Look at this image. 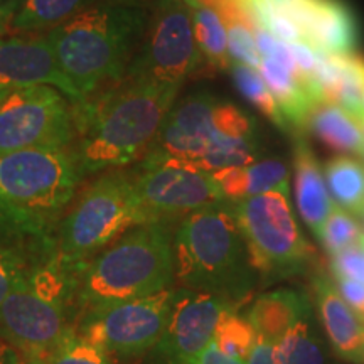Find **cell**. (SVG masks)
<instances>
[{
  "label": "cell",
  "mask_w": 364,
  "mask_h": 364,
  "mask_svg": "<svg viewBox=\"0 0 364 364\" xmlns=\"http://www.w3.org/2000/svg\"><path fill=\"white\" fill-rule=\"evenodd\" d=\"M179 86L122 80L107 93L73 108L81 140V176L124 167L147 154L174 105Z\"/></svg>",
  "instance_id": "obj_1"
},
{
  "label": "cell",
  "mask_w": 364,
  "mask_h": 364,
  "mask_svg": "<svg viewBox=\"0 0 364 364\" xmlns=\"http://www.w3.org/2000/svg\"><path fill=\"white\" fill-rule=\"evenodd\" d=\"M147 14L140 0H98L46 33L63 73L85 98L125 78Z\"/></svg>",
  "instance_id": "obj_2"
},
{
  "label": "cell",
  "mask_w": 364,
  "mask_h": 364,
  "mask_svg": "<svg viewBox=\"0 0 364 364\" xmlns=\"http://www.w3.org/2000/svg\"><path fill=\"white\" fill-rule=\"evenodd\" d=\"M174 277L186 289L230 300L250 294L255 272L247 245L228 201L182 218L172 240Z\"/></svg>",
  "instance_id": "obj_3"
},
{
  "label": "cell",
  "mask_w": 364,
  "mask_h": 364,
  "mask_svg": "<svg viewBox=\"0 0 364 364\" xmlns=\"http://www.w3.org/2000/svg\"><path fill=\"white\" fill-rule=\"evenodd\" d=\"M83 265L58 255L46 265L22 273L0 306V336L26 359L48 358L75 334L68 302L73 294H78Z\"/></svg>",
  "instance_id": "obj_4"
},
{
  "label": "cell",
  "mask_w": 364,
  "mask_h": 364,
  "mask_svg": "<svg viewBox=\"0 0 364 364\" xmlns=\"http://www.w3.org/2000/svg\"><path fill=\"white\" fill-rule=\"evenodd\" d=\"M174 279L172 240L164 221L136 226L85 263L78 282L83 306L98 309L169 289Z\"/></svg>",
  "instance_id": "obj_5"
},
{
  "label": "cell",
  "mask_w": 364,
  "mask_h": 364,
  "mask_svg": "<svg viewBox=\"0 0 364 364\" xmlns=\"http://www.w3.org/2000/svg\"><path fill=\"white\" fill-rule=\"evenodd\" d=\"M81 181L75 152L27 149L0 156V213L22 230L39 231L63 213Z\"/></svg>",
  "instance_id": "obj_6"
},
{
  "label": "cell",
  "mask_w": 364,
  "mask_h": 364,
  "mask_svg": "<svg viewBox=\"0 0 364 364\" xmlns=\"http://www.w3.org/2000/svg\"><path fill=\"white\" fill-rule=\"evenodd\" d=\"M149 221L135 182L120 172L98 177L81 194L59 228L58 255L70 263H86L93 253Z\"/></svg>",
  "instance_id": "obj_7"
},
{
  "label": "cell",
  "mask_w": 364,
  "mask_h": 364,
  "mask_svg": "<svg viewBox=\"0 0 364 364\" xmlns=\"http://www.w3.org/2000/svg\"><path fill=\"white\" fill-rule=\"evenodd\" d=\"M230 204L255 272L267 282L306 272L312 250L295 221L289 193L270 191Z\"/></svg>",
  "instance_id": "obj_8"
},
{
  "label": "cell",
  "mask_w": 364,
  "mask_h": 364,
  "mask_svg": "<svg viewBox=\"0 0 364 364\" xmlns=\"http://www.w3.org/2000/svg\"><path fill=\"white\" fill-rule=\"evenodd\" d=\"M203 63L188 0H154L124 80L181 88Z\"/></svg>",
  "instance_id": "obj_9"
},
{
  "label": "cell",
  "mask_w": 364,
  "mask_h": 364,
  "mask_svg": "<svg viewBox=\"0 0 364 364\" xmlns=\"http://www.w3.org/2000/svg\"><path fill=\"white\" fill-rule=\"evenodd\" d=\"M75 134L73 108L53 86L14 88L0 98V156L27 149H66Z\"/></svg>",
  "instance_id": "obj_10"
},
{
  "label": "cell",
  "mask_w": 364,
  "mask_h": 364,
  "mask_svg": "<svg viewBox=\"0 0 364 364\" xmlns=\"http://www.w3.org/2000/svg\"><path fill=\"white\" fill-rule=\"evenodd\" d=\"M174 289L149 297L91 309L78 334L122 358L139 356L157 346L169 318Z\"/></svg>",
  "instance_id": "obj_11"
},
{
  "label": "cell",
  "mask_w": 364,
  "mask_h": 364,
  "mask_svg": "<svg viewBox=\"0 0 364 364\" xmlns=\"http://www.w3.org/2000/svg\"><path fill=\"white\" fill-rule=\"evenodd\" d=\"M149 221H164L225 201L211 172L172 161L145 159L134 179Z\"/></svg>",
  "instance_id": "obj_12"
},
{
  "label": "cell",
  "mask_w": 364,
  "mask_h": 364,
  "mask_svg": "<svg viewBox=\"0 0 364 364\" xmlns=\"http://www.w3.org/2000/svg\"><path fill=\"white\" fill-rule=\"evenodd\" d=\"M223 102L225 100L209 93H196L176 107L172 105L144 157L179 162L198 169L199 161L220 130Z\"/></svg>",
  "instance_id": "obj_13"
},
{
  "label": "cell",
  "mask_w": 364,
  "mask_h": 364,
  "mask_svg": "<svg viewBox=\"0 0 364 364\" xmlns=\"http://www.w3.org/2000/svg\"><path fill=\"white\" fill-rule=\"evenodd\" d=\"M233 309L230 300L203 290H176L169 318L157 351L167 364H188L215 338L223 312Z\"/></svg>",
  "instance_id": "obj_14"
},
{
  "label": "cell",
  "mask_w": 364,
  "mask_h": 364,
  "mask_svg": "<svg viewBox=\"0 0 364 364\" xmlns=\"http://www.w3.org/2000/svg\"><path fill=\"white\" fill-rule=\"evenodd\" d=\"M48 85L80 103L86 100L59 66L48 38L38 33L0 39V90Z\"/></svg>",
  "instance_id": "obj_15"
},
{
  "label": "cell",
  "mask_w": 364,
  "mask_h": 364,
  "mask_svg": "<svg viewBox=\"0 0 364 364\" xmlns=\"http://www.w3.org/2000/svg\"><path fill=\"white\" fill-rule=\"evenodd\" d=\"M299 27L304 41L331 56L356 54L361 39L358 17L344 0H275Z\"/></svg>",
  "instance_id": "obj_16"
},
{
  "label": "cell",
  "mask_w": 364,
  "mask_h": 364,
  "mask_svg": "<svg viewBox=\"0 0 364 364\" xmlns=\"http://www.w3.org/2000/svg\"><path fill=\"white\" fill-rule=\"evenodd\" d=\"M314 299L332 351L344 361L364 364V318L344 302L326 275L314 279Z\"/></svg>",
  "instance_id": "obj_17"
},
{
  "label": "cell",
  "mask_w": 364,
  "mask_h": 364,
  "mask_svg": "<svg viewBox=\"0 0 364 364\" xmlns=\"http://www.w3.org/2000/svg\"><path fill=\"white\" fill-rule=\"evenodd\" d=\"M294 167L295 201H297L299 215L309 230L316 235V238L321 240L322 230L334 211L336 204L327 189L321 164L302 135L295 140Z\"/></svg>",
  "instance_id": "obj_18"
},
{
  "label": "cell",
  "mask_w": 364,
  "mask_h": 364,
  "mask_svg": "<svg viewBox=\"0 0 364 364\" xmlns=\"http://www.w3.org/2000/svg\"><path fill=\"white\" fill-rule=\"evenodd\" d=\"M258 71H260L268 90L272 91L273 98L279 103L289 129L290 125L299 130L304 129L312 108L317 103L327 102L322 91L306 76L294 75L292 71L280 66L270 58H262Z\"/></svg>",
  "instance_id": "obj_19"
},
{
  "label": "cell",
  "mask_w": 364,
  "mask_h": 364,
  "mask_svg": "<svg viewBox=\"0 0 364 364\" xmlns=\"http://www.w3.org/2000/svg\"><path fill=\"white\" fill-rule=\"evenodd\" d=\"M307 316H312V309L306 294L295 289H277L258 297L247 318L257 338L277 344L295 322Z\"/></svg>",
  "instance_id": "obj_20"
},
{
  "label": "cell",
  "mask_w": 364,
  "mask_h": 364,
  "mask_svg": "<svg viewBox=\"0 0 364 364\" xmlns=\"http://www.w3.org/2000/svg\"><path fill=\"white\" fill-rule=\"evenodd\" d=\"M225 201L236 203L270 191L289 193V169L279 159H267L250 166L228 167L213 172Z\"/></svg>",
  "instance_id": "obj_21"
},
{
  "label": "cell",
  "mask_w": 364,
  "mask_h": 364,
  "mask_svg": "<svg viewBox=\"0 0 364 364\" xmlns=\"http://www.w3.org/2000/svg\"><path fill=\"white\" fill-rule=\"evenodd\" d=\"M306 127L314 136L332 150L364 156L361 124L338 103L321 102L312 108Z\"/></svg>",
  "instance_id": "obj_22"
},
{
  "label": "cell",
  "mask_w": 364,
  "mask_h": 364,
  "mask_svg": "<svg viewBox=\"0 0 364 364\" xmlns=\"http://www.w3.org/2000/svg\"><path fill=\"white\" fill-rule=\"evenodd\" d=\"M324 172L332 201L349 215L364 218V162L348 156L332 157Z\"/></svg>",
  "instance_id": "obj_23"
},
{
  "label": "cell",
  "mask_w": 364,
  "mask_h": 364,
  "mask_svg": "<svg viewBox=\"0 0 364 364\" xmlns=\"http://www.w3.org/2000/svg\"><path fill=\"white\" fill-rule=\"evenodd\" d=\"M193 9L194 36L204 63L215 71H226L231 66L228 38L220 14L208 4L188 0Z\"/></svg>",
  "instance_id": "obj_24"
},
{
  "label": "cell",
  "mask_w": 364,
  "mask_h": 364,
  "mask_svg": "<svg viewBox=\"0 0 364 364\" xmlns=\"http://www.w3.org/2000/svg\"><path fill=\"white\" fill-rule=\"evenodd\" d=\"M95 2L98 0H22L11 31L22 34L49 31Z\"/></svg>",
  "instance_id": "obj_25"
},
{
  "label": "cell",
  "mask_w": 364,
  "mask_h": 364,
  "mask_svg": "<svg viewBox=\"0 0 364 364\" xmlns=\"http://www.w3.org/2000/svg\"><path fill=\"white\" fill-rule=\"evenodd\" d=\"M275 358L279 364H327L326 346L312 316L300 318L282 336L275 344Z\"/></svg>",
  "instance_id": "obj_26"
},
{
  "label": "cell",
  "mask_w": 364,
  "mask_h": 364,
  "mask_svg": "<svg viewBox=\"0 0 364 364\" xmlns=\"http://www.w3.org/2000/svg\"><path fill=\"white\" fill-rule=\"evenodd\" d=\"M231 76H233L235 86L238 91L248 100L250 103L267 117L273 125L279 127L280 130H289L284 115H282L279 103L273 98L272 91L268 90L265 81H263L262 75H258L257 70L250 68L247 65H240V63H231L230 66Z\"/></svg>",
  "instance_id": "obj_27"
},
{
  "label": "cell",
  "mask_w": 364,
  "mask_h": 364,
  "mask_svg": "<svg viewBox=\"0 0 364 364\" xmlns=\"http://www.w3.org/2000/svg\"><path fill=\"white\" fill-rule=\"evenodd\" d=\"M213 341L226 356L247 363L248 354L257 343V332L247 317L238 316L235 309H228L218 322Z\"/></svg>",
  "instance_id": "obj_28"
},
{
  "label": "cell",
  "mask_w": 364,
  "mask_h": 364,
  "mask_svg": "<svg viewBox=\"0 0 364 364\" xmlns=\"http://www.w3.org/2000/svg\"><path fill=\"white\" fill-rule=\"evenodd\" d=\"M36 361V359H31ZM39 364H113L112 354L102 346L91 343L78 332L71 334L58 346L48 358L36 361Z\"/></svg>",
  "instance_id": "obj_29"
},
{
  "label": "cell",
  "mask_w": 364,
  "mask_h": 364,
  "mask_svg": "<svg viewBox=\"0 0 364 364\" xmlns=\"http://www.w3.org/2000/svg\"><path fill=\"white\" fill-rule=\"evenodd\" d=\"M361 235L363 231L356 220L353 216H349V213H346L344 209L336 206L332 215L329 216V220L326 223L324 230H322L321 241L324 245L326 252L332 255V257H336L343 250L356 243Z\"/></svg>",
  "instance_id": "obj_30"
},
{
  "label": "cell",
  "mask_w": 364,
  "mask_h": 364,
  "mask_svg": "<svg viewBox=\"0 0 364 364\" xmlns=\"http://www.w3.org/2000/svg\"><path fill=\"white\" fill-rule=\"evenodd\" d=\"M332 273L364 284V233L356 243L336 255L332 260Z\"/></svg>",
  "instance_id": "obj_31"
},
{
  "label": "cell",
  "mask_w": 364,
  "mask_h": 364,
  "mask_svg": "<svg viewBox=\"0 0 364 364\" xmlns=\"http://www.w3.org/2000/svg\"><path fill=\"white\" fill-rule=\"evenodd\" d=\"M26 270L27 268L19 255L9 247L0 245V306Z\"/></svg>",
  "instance_id": "obj_32"
},
{
  "label": "cell",
  "mask_w": 364,
  "mask_h": 364,
  "mask_svg": "<svg viewBox=\"0 0 364 364\" xmlns=\"http://www.w3.org/2000/svg\"><path fill=\"white\" fill-rule=\"evenodd\" d=\"M334 282H336V290H338L341 297L359 317L364 318V284L359 280L348 279V277L336 275L334 273Z\"/></svg>",
  "instance_id": "obj_33"
},
{
  "label": "cell",
  "mask_w": 364,
  "mask_h": 364,
  "mask_svg": "<svg viewBox=\"0 0 364 364\" xmlns=\"http://www.w3.org/2000/svg\"><path fill=\"white\" fill-rule=\"evenodd\" d=\"M188 364H245V363L226 356V354L218 348L215 341H211V343H209L206 348L198 354V356L191 359Z\"/></svg>",
  "instance_id": "obj_34"
},
{
  "label": "cell",
  "mask_w": 364,
  "mask_h": 364,
  "mask_svg": "<svg viewBox=\"0 0 364 364\" xmlns=\"http://www.w3.org/2000/svg\"><path fill=\"white\" fill-rule=\"evenodd\" d=\"M245 364H279L275 358V344L257 338V343L250 351Z\"/></svg>",
  "instance_id": "obj_35"
},
{
  "label": "cell",
  "mask_w": 364,
  "mask_h": 364,
  "mask_svg": "<svg viewBox=\"0 0 364 364\" xmlns=\"http://www.w3.org/2000/svg\"><path fill=\"white\" fill-rule=\"evenodd\" d=\"M19 7L21 2H17V0H0V39L7 31H11L12 21Z\"/></svg>",
  "instance_id": "obj_36"
},
{
  "label": "cell",
  "mask_w": 364,
  "mask_h": 364,
  "mask_svg": "<svg viewBox=\"0 0 364 364\" xmlns=\"http://www.w3.org/2000/svg\"><path fill=\"white\" fill-rule=\"evenodd\" d=\"M21 354L9 343L6 338L0 336V364H19Z\"/></svg>",
  "instance_id": "obj_37"
},
{
  "label": "cell",
  "mask_w": 364,
  "mask_h": 364,
  "mask_svg": "<svg viewBox=\"0 0 364 364\" xmlns=\"http://www.w3.org/2000/svg\"><path fill=\"white\" fill-rule=\"evenodd\" d=\"M19 364H39V363H36V361H31V359H21L19 361Z\"/></svg>",
  "instance_id": "obj_38"
},
{
  "label": "cell",
  "mask_w": 364,
  "mask_h": 364,
  "mask_svg": "<svg viewBox=\"0 0 364 364\" xmlns=\"http://www.w3.org/2000/svg\"><path fill=\"white\" fill-rule=\"evenodd\" d=\"M7 91H11V90H0V98H2V97H4V95H6V93H7Z\"/></svg>",
  "instance_id": "obj_39"
},
{
  "label": "cell",
  "mask_w": 364,
  "mask_h": 364,
  "mask_svg": "<svg viewBox=\"0 0 364 364\" xmlns=\"http://www.w3.org/2000/svg\"><path fill=\"white\" fill-rule=\"evenodd\" d=\"M361 120H364V93H363V118Z\"/></svg>",
  "instance_id": "obj_40"
},
{
  "label": "cell",
  "mask_w": 364,
  "mask_h": 364,
  "mask_svg": "<svg viewBox=\"0 0 364 364\" xmlns=\"http://www.w3.org/2000/svg\"><path fill=\"white\" fill-rule=\"evenodd\" d=\"M359 124H361V129H363V135H364V120H359Z\"/></svg>",
  "instance_id": "obj_41"
},
{
  "label": "cell",
  "mask_w": 364,
  "mask_h": 364,
  "mask_svg": "<svg viewBox=\"0 0 364 364\" xmlns=\"http://www.w3.org/2000/svg\"><path fill=\"white\" fill-rule=\"evenodd\" d=\"M198 2H204V0H198Z\"/></svg>",
  "instance_id": "obj_42"
},
{
  "label": "cell",
  "mask_w": 364,
  "mask_h": 364,
  "mask_svg": "<svg viewBox=\"0 0 364 364\" xmlns=\"http://www.w3.org/2000/svg\"><path fill=\"white\" fill-rule=\"evenodd\" d=\"M17 2H22V0H17Z\"/></svg>",
  "instance_id": "obj_43"
}]
</instances>
